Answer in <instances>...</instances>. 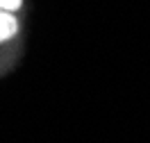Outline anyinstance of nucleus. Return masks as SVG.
I'll return each instance as SVG.
<instances>
[{
	"mask_svg": "<svg viewBox=\"0 0 150 143\" xmlns=\"http://www.w3.org/2000/svg\"><path fill=\"white\" fill-rule=\"evenodd\" d=\"M23 5V0H0V9L2 11H16Z\"/></svg>",
	"mask_w": 150,
	"mask_h": 143,
	"instance_id": "2",
	"label": "nucleus"
},
{
	"mask_svg": "<svg viewBox=\"0 0 150 143\" xmlns=\"http://www.w3.org/2000/svg\"><path fill=\"white\" fill-rule=\"evenodd\" d=\"M16 30H18V23L14 18V14L0 9V43L7 41V39H11L16 34Z\"/></svg>",
	"mask_w": 150,
	"mask_h": 143,
	"instance_id": "1",
	"label": "nucleus"
}]
</instances>
